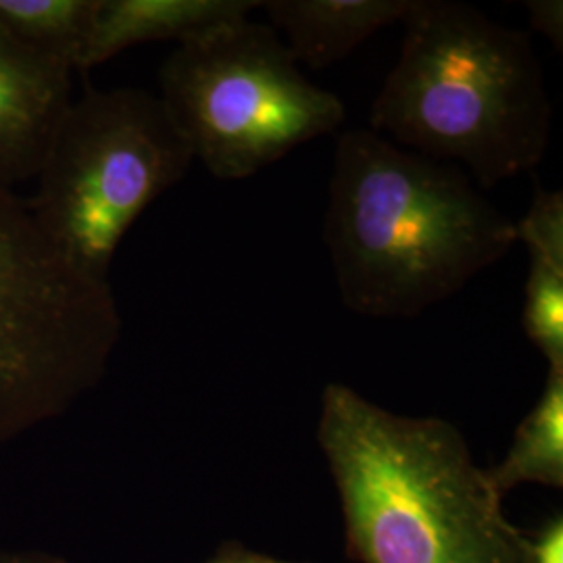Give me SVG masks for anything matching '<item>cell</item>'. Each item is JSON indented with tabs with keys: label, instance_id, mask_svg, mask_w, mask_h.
Masks as SVG:
<instances>
[{
	"label": "cell",
	"instance_id": "7c38bea8",
	"mask_svg": "<svg viewBox=\"0 0 563 563\" xmlns=\"http://www.w3.org/2000/svg\"><path fill=\"white\" fill-rule=\"evenodd\" d=\"M97 0H0V27L76 71Z\"/></svg>",
	"mask_w": 563,
	"mask_h": 563
},
{
	"label": "cell",
	"instance_id": "2e32d148",
	"mask_svg": "<svg viewBox=\"0 0 563 563\" xmlns=\"http://www.w3.org/2000/svg\"><path fill=\"white\" fill-rule=\"evenodd\" d=\"M0 563H69L44 553H0Z\"/></svg>",
	"mask_w": 563,
	"mask_h": 563
},
{
	"label": "cell",
	"instance_id": "5bb4252c",
	"mask_svg": "<svg viewBox=\"0 0 563 563\" xmlns=\"http://www.w3.org/2000/svg\"><path fill=\"white\" fill-rule=\"evenodd\" d=\"M530 27L543 34L560 53L563 46V2L562 0H530L526 2Z\"/></svg>",
	"mask_w": 563,
	"mask_h": 563
},
{
	"label": "cell",
	"instance_id": "7a4b0ae2",
	"mask_svg": "<svg viewBox=\"0 0 563 563\" xmlns=\"http://www.w3.org/2000/svg\"><path fill=\"white\" fill-rule=\"evenodd\" d=\"M318 441L362 563H528L526 534L457 426L323 388Z\"/></svg>",
	"mask_w": 563,
	"mask_h": 563
},
{
	"label": "cell",
	"instance_id": "277c9868",
	"mask_svg": "<svg viewBox=\"0 0 563 563\" xmlns=\"http://www.w3.org/2000/svg\"><path fill=\"white\" fill-rule=\"evenodd\" d=\"M120 336L111 284L65 262L27 199L0 181V443L101 383Z\"/></svg>",
	"mask_w": 563,
	"mask_h": 563
},
{
	"label": "cell",
	"instance_id": "3957f363",
	"mask_svg": "<svg viewBox=\"0 0 563 563\" xmlns=\"http://www.w3.org/2000/svg\"><path fill=\"white\" fill-rule=\"evenodd\" d=\"M369 130L453 163L478 188L539 167L553 107L530 34L453 0H416Z\"/></svg>",
	"mask_w": 563,
	"mask_h": 563
},
{
	"label": "cell",
	"instance_id": "52a82bcc",
	"mask_svg": "<svg viewBox=\"0 0 563 563\" xmlns=\"http://www.w3.org/2000/svg\"><path fill=\"white\" fill-rule=\"evenodd\" d=\"M74 69L0 27V181L34 180L65 111Z\"/></svg>",
	"mask_w": 563,
	"mask_h": 563
},
{
	"label": "cell",
	"instance_id": "8fae6325",
	"mask_svg": "<svg viewBox=\"0 0 563 563\" xmlns=\"http://www.w3.org/2000/svg\"><path fill=\"white\" fill-rule=\"evenodd\" d=\"M495 488L507 495L520 484L563 486V372H551L543 395L516 430L504 462L488 470Z\"/></svg>",
	"mask_w": 563,
	"mask_h": 563
},
{
	"label": "cell",
	"instance_id": "6da1fadb",
	"mask_svg": "<svg viewBox=\"0 0 563 563\" xmlns=\"http://www.w3.org/2000/svg\"><path fill=\"white\" fill-rule=\"evenodd\" d=\"M323 239L349 311L416 318L501 262L516 222L457 165L355 128L336 141Z\"/></svg>",
	"mask_w": 563,
	"mask_h": 563
},
{
	"label": "cell",
	"instance_id": "4fadbf2b",
	"mask_svg": "<svg viewBox=\"0 0 563 563\" xmlns=\"http://www.w3.org/2000/svg\"><path fill=\"white\" fill-rule=\"evenodd\" d=\"M528 563H563V518L555 516L532 534H526Z\"/></svg>",
	"mask_w": 563,
	"mask_h": 563
},
{
	"label": "cell",
	"instance_id": "30bf717a",
	"mask_svg": "<svg viewBox=\"0 0 563 563\" xmlns=\"http://www.w3.org/2000/svg\"><path fill=\"white\" fill-rule=\"evenodd\" d=\"M530 269L523 297L522 328L551 372H563V192L537 186L532 202L516 222Z\"/></svg>",
	"mask_w": 563,
	"mask_h": 563
},
{
	"label": "cell",
	"instance_id": "9c48e42d",
	"mask_svg": "<svg viewBox=\"0 0 563 563\" xmlns=\"http://www.w3.org/2000/svg\"><path fill=\"white\" fill-rule=\"evenodd\" d=\"M416 0H267L269 25L297 63L323 69L346 59L363 42L402 23Z\"/></svg>",
	"mask_w": 563,
	"mask_h": 563
},
{
	"label": "cell",
	"instance_id": "8992f818",
	"mask_svg": "<svg viewBox=\"0 0 563 563\" xmlns=\"http://www.w3.org/2000/svg\"><path fill=\"white\" fill-rule=\"evenodd\" d=\"M159 88L192 157L218 180H246L346 120L344 102L302 74L280 34L251 20L178 44Z\"/></svg>",
	"mask_w": 563,
	"mask_h": 563
},
{
	"label": "cell",
	"instance_id": "ba28073f",
	"mask_svg": "<svg viewBox=\"0 0 563 563\" xmlns=\"http://www.w3.org/2000/svg\"><path fill=\"white\" fill-rule=\"evenodd\" d=\"M260 0H97L76 71H88L132 46L181 42L249 20Z\"/></svg>",
	"mask_w": 563,
	"mask_h": 563
},
{
	"label": "cell",
	"instance_id": "9a60e30c",
	"mask_svg": "<svg viewBox=\"0 0 563 563\" xmlns=\"http://www.w3.org/2000/svg\"><path fill=\"white\" fill-rule=\"evenodd\" d=\"M207 563H292L282 562L276 558L269 555H262V553H253L246 549H239V547H228L220 551L216 558H211Z\"/></svg>",
	"mask_w": 563,
	"mask_h": 563
},
{
	"label": "cell",
	"instance_id": "5b68a950",
	"mask_svg": "<svg viewBox=\"0 0 563 563\" xmlns=\"http://www.w3.org/2000/svg\"><path fill=\"white\" fill-rule=\"evenodd\" d=\"M192 162L157 95L88 90L65 111L27 202L65 262L92 280L109 282L128 230Z\"/></svg>",
	"mask_w": 563,
	"mask_h": 563
}]
</instances>
